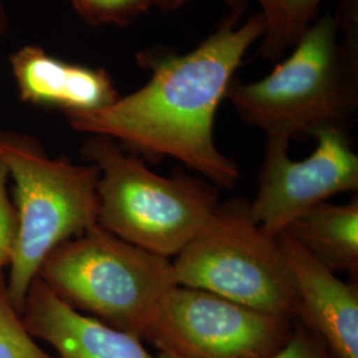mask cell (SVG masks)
I'll return each instance as SVG.
<instances>
[{"instance_id": "4fadbf2b", "label": "cell", "mask_w": 358, "mask_h": 358, "mask_svg": "<svg viewBox=\"0 0 358 358\" xmlns=\"http://www.w3.org/2000/svg\"><path fill=\"white\" fill-rule=\"evenodd\" d=\"M322 0H257L264 22L262 53L278 59L313 23Z\"/></svg>"}, {"instance_id": "6da1fadb", "label": "cell", "mask_w": 358, "mask_h": 358, "mask_svg": "<svg viewBox=\"0 0 358 358\" xmlns=\"http://www.w3.org/2000/svg\"><path fill=\"white\" fill-rule=\"evenodd\" d=\"M236 22L238 15L231 16L186 55H142L140 63L153 72L146 85L100 109L66 113L71 125L149 158L173 157L213 185L231 189L239 169L219 152L214 121L245 52L264 35L260 13L242 26Z\"/></svg>"}, {"instance_id": "ba28073f", "label": "cell", "mask_w": 358, "mask_h": 358, "mask_svg": "<svg viewBox=\"0 0 358 358\" xmlns=\"http://www.w3.org/2000/svg\"><path fill=\"white\" fill-rule=\"evenodd\" d=\"M312 136L317 141L316 150L303 161L288 157L289 141L267 138L259 189L248 210L272 238L333 195L358 190V155L343 129L329 125Z\"/></svg>"}, {"instance_id": "9c48e42d", "label": "cell", "mask_w": 358, "mask_h": 358, "mask_svg": "<svg viewBox=\"0 0 358 358\" xmlns=\"http://www.w3.org/2000/svg\"><path fill=\"white\" fill-rule=\"evenodd\" d=\"M294 279V320L317 334L336 358H358V288L338 279L294 236H278Z\"/></svg>"}, {"instance_id": "7a4b0ae2", "label": "cell", "mask_w": 358, "mask_h": 358, "mask_svg": "<svg viewBox=\"0 0 358 358\" xmlns=\"http://www.w3.org/2000/svg\"><path fill=\"white\" fill-rule=\"evenodd\" d=\"M338 20L324 15L294 44L292 55L256 83L231 81L226 97L244 122L267 138L291 141L337 125L357 105L356 55L338 44Z\"/></svg>"}, {"instance_id": "9a60e30c", "label": "cell", "mask_w": 358, "mask_h": 358, "mask_svg": "<svg viewBox=\"0 0 358 358\" xmlns=\"http://www.w3.org/2000/svg\"><path fill=\"white\" fill-rule=\"evenodd\" d=\"M77 8L94 22H129L152 7L150 0H73Z\"/></svg>"}, {"instance_id": "5bb4252c", "label": "cell", "mask_w": 358, "mask_h": 358, "mask_svg": "<svg viewBox=\"0 0 358 358\" xmlns=\"http://www.w3.org/2000/svg\"><path fill=\"white\" fill-rule=\"evenodd\" d=\"M0 358H56L43 350L27 331L20 313L10 301L3 273H0Z\"/></svg>"}, {"instance_id": "2e32d148", "label": "cell", "mask_w": 358, "mask_h": 358, "mask_svg": "<svg viewBox=\"0 0 358 358\" xmlns=\"http://www.w3.org/2000/svg\"><path fill=\"white\" fill-rule=\"evenodd\" d=\"M8 170L0 158V269L10 264L17 238L16 208L7 192Z\"/></svg>"}, {"instance_id": "52a82bcc", "label": "cell", "mask_w": 358, "mask_h": 358, "mask_svg": "<svg viewBox=\"0 0 358 358\" xmlns=\"http://www.w3.org/2000/svg\"><path fill=\"white\" fill-rule=\"evenodd\" d=\"M292 328L294 319L174 285L146 340L171 358H269L287 343Z\"/></svg>"}, {"instance_id": "e0dca14e", "label": "cell", "mask_w": 358, "mask_h": 358, "mask_svg": "<svg viewBox=\"0 0 358 358\" xmlns=\"http://www.w3.org/2000/svg\"><path fill=\"white\" fill-rule=\"evenodd\" d=\"M269 358H336L317 334L309 331L300 321L294 320V328L287 343Z\"/></svg>"}, {"instance_id": "8992f818", "label": "cell", "mask_w": 358, "mask_h": 358, "mask_svg": "<svg viewBox=\"0 0 358 358\" xmlns=\"http://www.w3.org/2000/svg\"><path fill=\"white\" fill-rule=\"evenodd\" d=\"M248 203H219L171 262L173 279L177 285L294 320L297 294L280 244L251 217Z\"/></svg>"}, {"instance_id": "277c9868", "label": "cell", "mask_w": 358, "mask_h": 358, "mask_svg": "<svg viewBox=\"0 0 358 358\" xmlns=\"http://www.w3.org/2000/svg\"><path fill=\"white\" fill-rule=\"evenodd\" d=\"M83 154L99 170L97 224L154 255H178L219 206L213 183L158 176L112 138L94 136Z\"/></svg>"}, {"instance_id": "3957f363", "label": "cell", "mask_w": 358, "mask_h": 358, "mask_svg": "<svg viewBox=\"0 0 358 358\" xmlns=\"http://www.w3.org/2000/svg\"><path fill=\"white\" fill-rule=\"evenodd\" d=\"M36 278L71 307L141 340L148 338L164 297L177 285L169 259L99 224L57 245Z\"/></svg>"}, {"instance_id": "8fae6325", "label": "cell", "mask_w": 358, "mask_h": 358, "mask_svg": "<svg viewBox=\"0 0 358 358\" xmlns=\"http://www.w3.org/2000/svg\"><path fill=\"white\" fill-rule=\"evenodd\" d=\"M15 77L23 100L53 105L69 112H90L115 103L117 92L100 69L65 63L35 47L13 57Z\"/></svg>"}, {"instance_id": "7c38bea8", "label": "cell", "mask_w": 358, "mask_h": 358, "mask_svg": "<svg viewBox=\"0 0 358 358\" xmlns=\"http://www.w3.org/2000/svg\"><path fill=\"white\" fill-rule=\"evenodd\" d=\"M297 242L333 272L357 278L358 201L312 207L287 230Z\"/></svg>"}, {"instance_id": "5b68a950", "label": "cell", "mask_w": 358, "mask_h": 358, "mask_svg": "<svg viewBox=\"0 0 358 358\" xmlns=\"http://www.w3.org/2000/svg\"><path fill=\"white\" fill-rule=\"evenodd\" d=\"M0 158L15 183L17 238L6 287L20 313L44 259L97 224L99 170L50 158L11 136H0Z\"/></svg>"}, {"instance_id": "30bf717a", "label": "cell", "mask_w": 358, "mask_h": 358, "mask_svg": "<svg viewBox=\"0 0 358 358\" xmlns=\"http://www.w3.org/2000/svg\"><path fill=\"white\" fill-rule=\"evenodd\" d=\"M32 337L51 345L56 358H171L153 355L141 338L84 315L36 278L20 312Z\"/></svg>"}, {"instance_id": "ac0fdd59", "label": "cell", "mask_w": 358, "mask_h": 358, "mask_svg": "<svg viewBox=\"0 0 358 358\" xmlns=\"http://www.w3.org/2000/svg\"><path fill=\"white\" fill-rule=\"evenodd\" d=\"M187 0H150L152 6H157L162 10H176Z\"/></svg>"}]
</instances>
